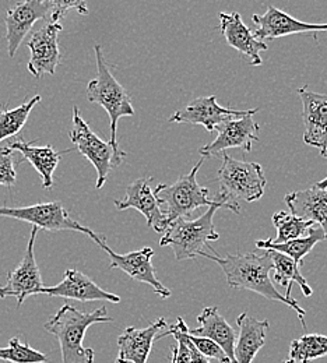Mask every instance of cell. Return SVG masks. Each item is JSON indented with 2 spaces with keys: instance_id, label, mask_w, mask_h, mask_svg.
<instances>
[{
  "instance_id": "obj_4",
  "label": "cell",
  "mask_w": 327,
  "mask_h": 363,
  "mask_svg": "<svg viewBox=\"0 0 327 363\" xmlns=\"http://www.w3.org/2000/svg\"><path fill=\"white\" fill-rule=\"evenodd\" d=\"M96 59V77L87 86V99L93 104L101 105L109 115L111 121V144L115 150H121L118 145V122L125 116H135V109L129 92L119 84L112 74L101 45L94 46Z\"/></svg>"
},
{
  "instance_id": "obj_34",
  "label": "cell",
  "mask_w": 327,
  "mask_h": 363,
  "mask_svg": "<svg viewBox=\"0 0 327 363\" xmlns=\"http://www.w3.org/2000/svg\"><path fill=\"white\" fill-rule=\"evenodd\" d=\"M52 11L50 20L52 23H59L69 10H76L79 14H89V7L84 0H50Z\"/></svg>"
},
{
  "instance_id": "obj_29",
  "label": "cell",
  "mask_w": 327,
  "mask_h": 363,
  "mask_svg": "<svg viewBox=\"0 0 327 363\" xmlns=\"http://www.w3.org/2000/svg\"><path fill=\"white\" fill-rule=\"evenodd\" d=\"M273 225L277 229V236L275 240H272L273 243H282V242H288L292 239H298V238H304L309 233L311 228L316 224H314L312 221L299 218L291 213H285V211H279L273 216Z\"/></svg>"
},
{
  "instance_id": "obj_7",
  "label": "cell",
  "mask_w": 327,
  "mask_h": 363,
  "mask_svg": "<svg viewBox=\"0 0 327 363\" xmlns=\"http://www.w3.org/2000/svg\"><path fill=\"white\" fill-rule=\"evenodd\" d=\"M73 128L70 132V140L74 148L84 155L96 171V189H101L108 179L112 168L119 167L126 157L125 151L115 150L111 143L104 141L96 136L83 119L77 106H73Z\"/></svg>"
},
{
  "instance_id": "obj_27",
  "label": "cell",
  "mask_w": 327,
  "mask_h": 363,
  "mask_svg": "<svg viewBox=\"0 0 327 363\" xmlns=\"http://www.w3.org/2000/svg\"><path fill=\"white\" fill-rule=\"evenodd\" d=\"M40 102L41 95H35L14 109H7L6 105H0V143L21 132L28 121L31 111Z\"/></svg>"
},
{
  "instance_id": "obj_21",
  "label": "cell",
  "mask_w": 327,
  "mask_h": 363,
  "mask_svg": "<svg viewBox=\"0 0 327 363\" xmlns=\"http://www.w3.org/2000/svg\"><path fill=\"white\" fill-rule=\"evenodd\" d=\"M236 325L239 330L235 342L234 363H252L266 344L270 323L242 313L236 318Z\"/></svg>"
},
{
  "instance_id": "obj_24",
  "label": "cell",
  "mask_w": 327,
  "mask_h": 363,
  "mask_svg": "<svg viewBox=\"0 0 327 363\" xmlns=\"http://www.w3.org/2000/svg\"><path fill=\"white\" fill-rule=\"evenodd\" d=\"M37 140L24 141L23 137H17L10 145L11 150L18 151L24 160H27L38 172L44 189H50L53 186V174L60 162V157L72 150L56 151L50 145H35Z\"/></svg>"
},
{
  "instance_id": "obj_6",
  "label": "cell",
  "mask_w": 327,
  "mask_h": 363,
  "mask_svg": "<svg viewBox=\"0 0 327 363\" xmlns=\"http://www.w3.org/2000/svg\"><path fill=\"white\" fill-rule=\"evenodd\" d=\"M217 181L220 183V196L233 204H238L239 200L246 203L260 200L267 184L262 165L238 161L226 152L223 154Z\"/></svg>"
},
{
  "instance_id": "obj_18",
  "label": "cell",
  "mask_w": 327,
  "mask_h": 363,
  "mask_svg": "<svg viewBox=\"0 0 327 363\" xmlns=\"http://www.w3.org/2000/svg\"><path fill=\"white\" fill-rule=\"evenodd\" d=\"M38 295H48L65 299H74L79 302L106 301L111 303H119L121 298L112 292L102 289L92 278L79 270H66L63 279L53 286H44Z\"/></svg>"
},
{
  "instance_id": "obj_28",
  "label": "cell",
  "mask_w": 327,
  "mask_h": 363,
  "mask_svg": "<svg viewBox=\"0 0 327 363\" xmlns=\"http://www.w3.org/2000/svg\"><path fill=\"white\" fill-rule=\"evenodd\" d=\"M327 357V335L305 334L294 340L289 347V358L296 363H311Z\"/></svg>"
},
{
  "instance_id": "obj_10",
  "label": "cell",
  "mask_w": 327,
  "mask_h": 363,
  "mask_svg": "<svg viewBox=\"0 0 327 363\" xmlns=\"http://www.w3.org/2000/svg\"><path fill=\"white\" fill-rule=\"evenodd\" d=\"M38 230V228L33 227L21 263L13 272L7 274V282L0 286V299L14 296L17 299L18 308H21L28 296L38 295L40 291L45 286L34 252Z\"/></svg>"
},
{
  "instance_id": "obj_9",
  "label": "cell",
  "mask_w": 327,
  "mask_h": 363,
  "mask_svg": "<svg viewBox=\"0 0 327 363\" xmlns=\"http://www.w3.org/2000/svg\"><path fill=\"white\" fill-rule=\"evenodd\" d=\"M259 108L249 109L243 116H234L224 122L216 132L217 137L210 144L201 147L200 155L209 158L218 155L230 148H242L245 152L252 150V144L259 141V125L255 121V115Z\"/></svg>"
},
{
  "instance_id": "obj_3",
  "label": "cell",
  "mask_w": 327,
  "mask_h": 363,
  "mask_svg": "<svg viewBox=\"0 0 327 363\" xmlns=\"http://www.w3.org/2000/svg\"><path fill=\"white\" fill-rule=\"evenodd\" d=\"M220 208H228L236 214L240 213L238 204L227 201L223 196L218 194L214 199V203L209 210L196 220L178 218L164 232V236L160 240V246H171L178 262L194 260L204 252V246L209 242H216L220 239L214 227V214Z\"/></svg>"
},
{
  "instance_id": "obj_14",
  "label": "cell",
  "mask_w": 327,
  "mask_h": 363,
  "mask_svg": "<svg viewBox=\"0 0 327 363\" xmlns=\"http://www.w3.org/2000/svg\"><path fill=\"white\" fill-rule=\"evenodd\" d=\"M248 111L224 108L217 102L216 95H210L190 101L185 108L175 112L168 121L172 123L200 125L209 133H213L228 119L234 116H243L245 113H248Z\"/></svg>"
},
{
  "instance_id": "obj_16",
  "label": "cell",
  "mask_w": 327,
  "mask_h": 363,
  "mask_svg": "<svg viewBox=\"0 0 327 363\" xmlns=\"http://www.w3.org/2000/svg\"><path fill=\"white\" fill-rule=\"evenodd\" d=\"M153 178H140L132 182L126 187V196L123 200H115L118 210H138L147 220V227L153 228L155 232H165L168 229V221L161 210L155 190L151 187Z\"/></svg>"
},
{
  "instance_id": "obj_37",
  "label": "cell",
  "mask_w": 327,
  "mask_h": 363,
  "mask_svg": "<svg viewBox=\"0 0 327 363\" xmlns=\"http://www.w3.org/2000/svg\"><path fill=\"white\" fill-rule=\"evenodd\" d=\"M284 363H296V362H294V361H292V359H291V358H289V359H287V361H284Z\"/></svg>"
},
{
  "instance_id": "obj_11",
  "label": "cell",
  "mask_w": 327,
  "mask_h": 363,
  "mask_svg": "<svg viewBox=\"0 0 327 363\" xmlns=\"http://www.w3.org/2000/svg\"><path fill=\"white\" fill-rule=\"evenodd\" d=\"M50 0H23L6 10V41L10 57H14L21 43L31 33L34 24L38 20L47 18L50 16Z\"/></svg>"
},
{
  "instance_id": "obj_23",
  "label": "cell",
  "mask_w": 327,
  "mask_h": 363,
  "mask_svg": "<svg viewBox=\"0 0 327 363\" xmlns=\"http://www.w3.org/2000/svg\"><path fill=\"white\" fill-rule=\"evenodd\" d=\"M285 203L291 214L322 228L327 239V189L314 186L306 190L288 193Z\"/></svg>"
},
{
  "instance_id": "obj_20",
  "label": "cell",
  "mask_w": 327,
  "mask_h": 363,
  "mask_svg": "<svg viewBox=\"0 0 327 363\" xmlns=\"http://www.w3.org/2000/svg\"><path fill=\"white\" fill-rule=\"evenodd\" d=\"M220 31L227 44L242 53L250 66H260L263 63L260 52H266L269 46L253 35L239 13H220Z\"/></svg>"
},
{
  "instance_id": "obj_38",
  "label": "cell",
  "mask_w": 327,
  "mask_h": 363,
  "mask_svg": "<svg viewBox=\"0 0 327 363\" xmlns=\"http://www.w3.org/2000/svg\"><path fill=\"white\" fill-rule=\"evenodd\" d=\"M171 363H174V359H172V358H171Z\"/></svg>"
},
{
  "instance_id": "obj_26",
  "label": "cell",
  "mask_w": 327,
  "mask_h": 363,
  "mask_svg": "<svg viewBox=\"0 0 327 363\" xmlns=\"http://www.w3.org/2000/svg\"><path fill=\"white\" fill-rule=\"evenodd\" d=\"M272 263H273V279L276 284H279L281 286L285 288V298L292 299L291 296V291L294 284L299 285L302 294L309 298L312 296L314 291L309 286L306 278L302 275V272L299 270V266L288 256L282 255L280 252L276 250H266Z\"/></svg>"
},
{
  "instance_id": "obj_22",
  "label": "cell",
  "mask_w": 327,
  "mask_h": 363,
  "mask_svg": "<svg viewBox=\"0 0 327 363\" xmlns=\"http://www.w3.org/2000/svg\"><path fill=\"white\" fill-rule=\"evenodd\" d=\"M197 323L199 325L196 328H187V334L214 341L234 363V348L238 334L230 323L220 315L218 309L216 306L204 308L197 316Z\"/></svg>"
},
{
  "instance_id": "obj_19",
  "label": "cell",
  "mask_w": 327,
  "mask_h": 363,
  "mask_svg": "<svg viewBox=\"0 0 327 363\" xmlns=\"http://www.w3.org/2000/svg\"><path fill=\"white\" fill-rule=\"evenodd\" d=\"M168 328L164 318H158L145 328L128 327L118 337V358L116 363H147L157 335Z\"/></svg>"
},
{
  "instance_id": "obj_35",
  "label": "cell",
  "mask_w": 327,
  "mask_h": 363,
  "mask_svg": "<svg viewBox=\"0 0 327 363\" xmlns=\"http://www.w3.org/2000/svg\"><path fill=\"white\" fill-rule=\"evenodd\" d=\"M177 341H178V348H172L174 363H192L190 351H189L187 344L182 340H177Z\"/></svg>"
},
{
  "instance_id": "obj_32",
  "label": "cell",
  "mask_w": 327,
  "mask_h": 363,
  "mask_svg": "<svg viewBox=\"0 0 327 363\" xmlns=\"http://www.w3.org/2000/svg\"><path fill=\"white\" fill-rule=\"evenodd\" d=\"M14 150L10 145H0V186L10 187L16 183Z\"/></svg>"
},
{
  "instance_id": "obj_33",
  "label": "cell",
  "mask_w": 327,
  "mask_h": 363,
  "mask_svg": "<svg viewBox=\"0 0 327 363\" xmlns=\"http://www.w3.org/2000/svg\"><path fill=\"white\" fill-rule=\"evenodd\" d=\"M185 327H187V323L184 321V318H178V321L175 325H171L168 330H165L164 333H160L157 335V340L158 338H162V337H167V335H174L175 340H182L185 344H187L189 351H190V358H192V363H210V359H207L206 357H203L192 344L190 341L187 340V335H185Z\"/></svg>"
},
{
  "instance_id": "obj_15",
  "label": "cell",
  "mask_w": 327,
  "mask_h": 363,
  "mask_svg": "<svg viewBox=\"0 0 327 363\" xmlns=\"http://www.w3.org/2000/svg\"><path fill=\"white\" fill-rule=\"evenodd\" d=\"M296 92L302 102L304 143L318 148L327 158V95L314 92L306 86Z\"/></svg>"
},
{
  "instance_id": "obj_13",
  "label": "cell",
  "mask_w": 327,
  "mask_h": 363,
  "mask_svg": "<svg viewBox=\"0 0 327 363\" xmlns=\"http://www.w3.org/2000/svg\"><path fill=\"white\" fill-rule=\"evenodd\" d=\"M63 30L60 23H48L41 28L35 30L30 38L27 46L30 49L28 72L40 79L45 73L53 76L60 63L59 50V34Z\"/></svg>"
},
{
  "instance_id": "obj_17",
  "label": "cell",
  "mask_w": 327,
  "mask_h": 363,
  "mask_svg": "<svg viewBox=\"0 0 327 363\" xmlns=\"http://www.w3.org/2000/svg\"><path fill=\"white\" fill-rule=\"evenodd\" d=\"M252 21L257 27L253 35L259 41L277 40L294 34H315L316 37V33H327V24L302 23L273 6L265 14H253Z\"/></svg>"
},
{
  "instance_id": "obj_30",
  "label": "cell",
  "mask_w": 327,
  "mask_h": 363,
  "mask_svg": "<svg viewBox=\"0 0 327 363\" xmlns=\"http://www.w3.org/2000/svg\"><path fill=\"white\" fill-rule=\"evenodd\" d=\"M0 361L10 363H47V355L31 348L28 344H21L18 337H13L6 348H0Z\"/></svg>"
},
{
  "instance_id": "obj_8",
  "label": "cell",
  "mask_w": 327,
  "mask_h": 363,
  "mask_svg": "<svg viewBox=\"0 0 327 363\" xmlns=\"http://www.w3.org/2000/svg\"><path fill=\"white\" fill-rule=\"evenodd\" d=\"M0 217H7L31 224L44 230H76L89 235L98 245L105 236L95 233L93 229L73 220L60 201L38 203L27 207H0Z\"/></svg>"
},
{
  "instance_id": "obj_5",
  "label": "cell",
  "mask_w": 327,
  "mask_h": 363,
  "mask_svg": "<svg viewBox=\"0 0 327 363\" xmlns=\"http://www.w3.org/2000/svg\"><path fill=\"white\" fill-rule=\"evenodd\" d=\"M206 158H200L194 168L172 184L161 183L154 190L161 206H165L164 214L168 225L178 218H189L200 207H210L214 199L209 197V189L201 186L196 177Z\"/></svg>"
},
{
  "instance_id": "obj_12",
  "label": "cell",
  "mask_w": 327,
  "mask_h": 363,
  "mask_svg": "<svg viewBox=\"0 0 327 363\" xmlns=\"http://www.w3.org/2000/svg\"><path fill=\"white\" fill-rule=\"evenodd\" d=\"M98 246L106 252L111 259V270H122L126 272L132 279L153 286L155 295L162 299L171 296V291L162 285V282L157 278V272L151 263L154 256V250L151 247H143L140 250H135L126 255L115 253L105 240L99 242Z\"/></svg>"
},
{
  "instance_id": "obj_1",
  "label": "cell",
  "mask_w": 327,
  "mask_h": 363,
  "mask_svg": "<svg viewBox=\"0 0 327 363\" xmlns=\"http://www.w3.org/2000/svg\"><path fill=\"white\" fill-rule=\"evenodd\" d=\"M207 247L213 253L201 252L200 256L216 262L221 267V270L226 274L227 282L231 288L252 291L269 301L285 303L288 308L296 312L298 318L302 321V325L306 327L305 311L299 306V303L294 298L292 299L285 298V295H282L275 286L270 278V272H273V263L266 250L263 255L238 253V255H226L224 257H221L214 252V249L210 245Z\"/></svg>"
},
{
  "instance_id": "obj_31",
  "label": "cell",
  "mask_w": 327,
  "mask_h": 363,
  "mask_svg": "<svg viewBox=\"0 0 327 363\" xmlns=\"http://www.w3.org/2000/svg\"><path fill=\"white\" fill-rule=\"evenodd\" d=\"M187 328L185 327V335H187V340L190 341V344L203 355L206 357L207 359H216L220 363H233L231 359L226 355V352L211 340L209 338H204V337H194V335H190L187 334Z\"/></svg>"
},
{
  "instance_id": "obj_25",
  "label": "cell",
  "mask_w": 327,
  "mask_h": 363,
  "mask_svg": "<svg viewBox=\"0 0 327 363\" xmlns=\"http://www.w3.org/2000/svg\"><path fill=\"white\" fill-rule=\"evenodd\" d=\"M322 240H326L323 229L314 225L311 228L309 233L304 238L292 239V240L282 242V243H273L270 239H266V240L259 239V240H256V247L262 249V250L280 252L282 255L291 257L301 267L304 257L308 256L312 252V249Z\"/></svg>"
},
{
  "instance_id": "obj_2",
  "label": "cell",
  "mask_w": 327,
  "mask_h": 363,
  "mask_svg": "<svg viewBox=\"0 0 327 363\" xmlns=\"http://www.w3.org/2000/svg\"><path fill=\"white\" fill-rule=\"evenodd\" d=\"M113 320L108 316L106 308L104 306L84 313L66 303L48 320L44 327L60 344L62 363H94L93 350L83 345L86 333L93 324L112 323Z\"/></svg>"
},
{
  "instance_id": "obj_36",
  "label": "cell",
  "mask_w": 327,
  "mask_h": 363,
  "mask_svg": "<svg viewBox=\"0 0 327 363\" xmlns=\"http://www.w3.org/2000/svg\"><path fill=\"white\" fill-rule=\"evenodd\" d=\"M315 186L319 189H327V178H325L323 181L318 182Z\"/></svg>"
}]
</instances>
